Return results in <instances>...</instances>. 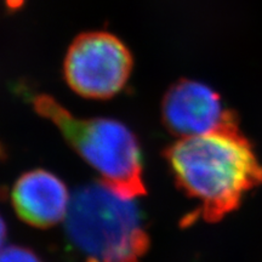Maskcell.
I'll list each match as a JSON object with an SVG mask.
<instances>
[{
  "instance_id": "1",
  "label": "cell",
  "mask_w": 262,
  "mask_h": 262,
  "mask_svg": "<svg viewBox=\"0 0 262 262\" xmlns=\"http://www.w3.org/2000/svg\"><path fill=\"white\" fill-rule=\"evenodd\" d=\"M164 157L179 188L198 203L183 226L221 221L262 183V165L234 114L209 133L178 140Z\"/></svg>"
},
{
  "instance_id": "4",
  "label": "cell",
  "mask_w": 262,
  "mask_h": 262,
  "mask_svg": "<svg viewBox=\"0 0 262 262\" xmlns=\"http://www.w3.org/2000/svg\"><path fill=\"white\" fill-rule=\"evenodd\" d=\"M125 44L107 32H88L74 39L63 63V75L73 91L85 98L107 100L124 89L133 71Z\"/></svg>"
},
{
  "instance_id": "7",
  "label": "cell",
  "mask_w": 262,
  "mask_h": 262,
  "mask_svg": "<svg viewBox=\"0 0 262 262\" xmlns=\"http://www.w3.org/2000/svg\"><path fill=\"white\" fill-rule=\"evenodd\" d=\"M0 262H41L37 255L27 248L8 247L0 250Z\"/></svg>"
},
{
  "instance_id": "10",
  "label": "cell",
  "mask_w": 262,
  "mask_h": 262,
  "mask_svg": "<svg viewBox=\"0 0 262 262\" xmlns=\"http://www.w3.org/2000/svg\"><path fill=\"white\" fill-rule=\"evenodd\" d=\"M3 156H4V152H3V148H2V146H0V158H2Z\"/></svg>"
},
{
  "instance_id": "3",
  "label": "cell",
  "mask_w": 262,
  "mask_h": 262,
  "mask_svg": "<svg viewBox=\"0 0 262 262\" xmlns=\"http://www.w3.org/2000/svg\"><path fill=\"white\" fill-rule=\"evenodd\" d=\"M33 107L60 130L111 191L126 199L146 194L140 143L129 127L110 118L74 116L49 95L35 96Z\"/></svg>"
},
{
  "instance_id": "6",
  "label": "cell",
  "mask_w": 262,
  "mask_h": 262,
  "mask_svg": "<svg viewBox=\"0 0 262 262\" xmlns=\"http://www.w3.org/2000/svg\"><path fill=\"white\" fill-rule=\"evenodd\" d=\"M11 199L18 217L38 228L63 221L71 203L64 183L42 169L24 173L12 188Z\"/></svg>"
},
{
  "instance_id": "9",
  "label": "cell",
  "mask_w": 262,
  "mask_h": 262,
  "mask_svg": "<svg viewBox=\"0 0 262 262\" xmlns=\"http://www.w3.org/2000/svg\"><path fill=\"white\" fill-rule=\"evenodd\" d=\"M24 0H6V4L10 9H17L22 5Z\"/></svg>"
},
{
  "instance_id": "5",
  "label": "cell",
  "mask_w": 262,
  "mask_h": 262,
  "mask_svg": "<svg viewBox=\"0 0 262 262\" xmlns=\"http://www.w3.org/2000/svg\"><path fill=\"white\" fill-rule=\"evenodd\" d=\"M231 116L233 112L225 110L214 90L189 79H180L172 84L162 102L164 125L181 139L209 133Z\"/></svg>"
},
{
  "instance_id": "2",
  "label": "cell",
  "mask_w": 262,
  "mask_h": 262,
  "mask_svg": "<svg viewBox=\"0 0 262 262\" xmlns=\"http://www.w3.org/2000/svg\"><path fill=\"white\" fill-rule=\"evenodd\" d=\"M66 232L84 262H141L150 245L134 199L98 182L83 186L72 196Z\"/></svg>"
},
{
  "instance_id": "8",
  "label": "cell",
  "mask_w": 262,
  "mask_h": 262,
  "mask_svg": "<svg viewBox=\"0 0 262 262\" xmlns=\"http://www.w3.org/2000/svg\"><path fill=\"white\" fill-rule=\"evenodd\" d=\"M5 237H6L5 222H4V220H3V219H2V216H0V248H2V245L4 244Z\"/></svg>"
}]
</instances>
